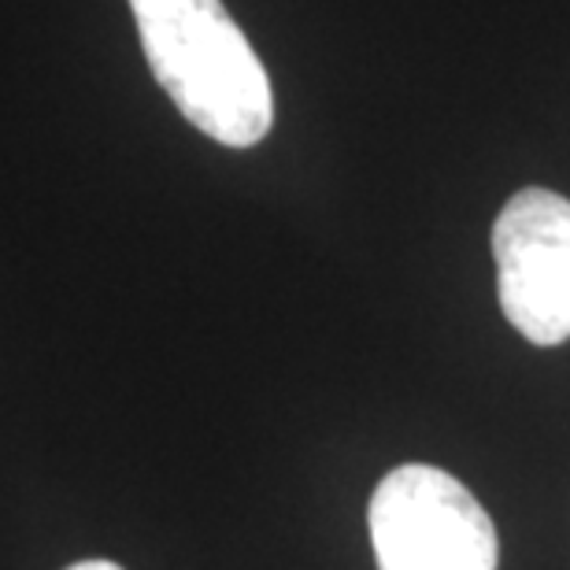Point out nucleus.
Listing matches in <instances>:
<instances>
[{
    "instance_id": "nucleus-4",
    "label": "nucleus",
    "mask_w": 570,
    "mask_h": 570,
    "mask_svg": "<svg viewBox=\"0 0 570 570\" xmlns=\"http://www.w3.org/2000/svg\"><path fill=\"white\" fill-rule=\"evenodd\" d=\"M67 570H122V567L108 563V560H82V563H75V567H67Z\"/></svg>"
},
{
    "instance_id": "nucleus-3",
    "label": "nucleus",
    "mask_w": 570,
    "mask_h": 570,
    "mask_svg": "<svg viewBox=\"0 0 570 570\" xmlns=\"http://www.w3.org/2000/svg\"><path fill=\"white\" fill-rule=\"evenodd\" d=\"M493 259L508 323L541 348L570 341V200L519 189L493 223Z\"/></svg>"
},
{
    "instance_id": "nucleus-2",
    "label": "nucleus",
    "mask_w": 570,
    "mask_h": 570,
    "mask_svg": "<svg viewBox=\"0 0 570 570\" xmlns=\"http://www.w3.org/2000/svg\"><path fill=\"white\" fill-rule=\"evenodd\" d=\"M379 570H497L489 511L441 466L404 463L379 482L367 511Z\"/></svg>"
},
{
    "instance_id": "nucleus-1",
    "label": "nucleus",
    "mask_w": 570,
    "mask_h": 570,
    "mask_svg": "<svg viewBox=\"0 0 570 570\" xmlns=\"http://www.w3.org/2000/svg\"><path fill=\"white\" fill-rule=\"evenodd\" d=\"M145 60L175 108L226 148H253L275 127L264 60L223 0H130Z\"/></svg>"
}]
</instances>
